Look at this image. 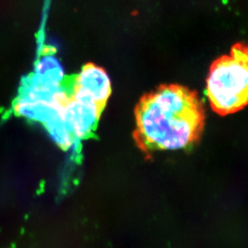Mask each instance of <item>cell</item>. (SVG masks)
<instances>
[{
  "mask_svg": "<svg viewBox=\"0 0 248 248\" xmlns=\"http://www.w3.org/2000/svg\"><path fill=\"white\" fill-rule=\"evenodd\" d=\"M134 138L146 152L184 149L196 143L205 125V110L196 91L162 85L139 101Z\"/></svg>",
  "mask_w": 248,
  "mask_h": 248,
  "instance_id": "cell-1",
  "label": "cell"
},
{
  "mask_svg": "<svg viewBox=\"0 0 248 248\" xmlns=\"http://www.w3.org/2000/svg\"><path fill=\"white\" fill-rule=\"evenodd\" d=\"M205 92L213 111L222 116L247 106L248 44H235L229 54L213 62Z\"/></svg>",
  "mask_w": 248,
  "mask_h": 248,
  "instance_id": "cell-2",
  "label": "cell"
},
{
  "mask_svg": "<svg viewBox=\"0 0 248 248\" xmlns=\"http://www.w3.org/2000/svg\"><path fill=\"white\" fill-rule=\"evenodd\" d=\"M73 81L104 110L111 94V84L103 68L92 63L86 64L77 74H73Z\"/></svg>",
  "mask_w": 248,
  "mask_h": 248,
  "instance_id": "cell-4",
  "label": "cell"
},
{
  "mask_svg": "<svg viewBox=\"0 0 248 248\" xmlns=\"http://www.w3.org/2000/svg\"><path fill=\"white\" fill-rule=\"evenodd\" d=\"M67 94L62 103V117L75 144L95 135L103 109L67 76Z\"/></svg>",
  "mask_w": 248,
  "mask_h": 248,
  "instance_id": "cell-3",
  "label": "cell"
}]
</instances>
